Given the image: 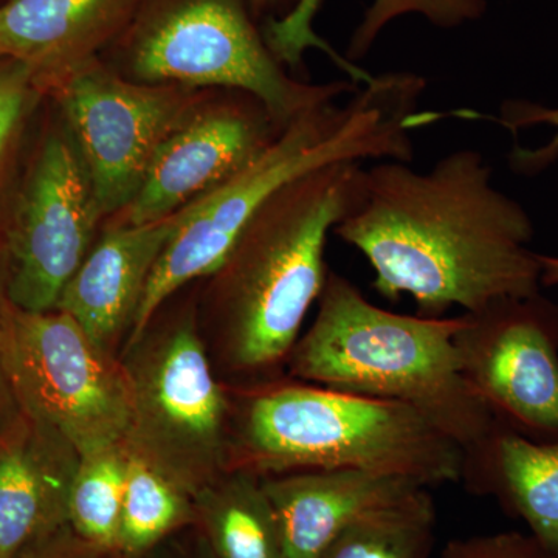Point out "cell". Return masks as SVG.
I'll return each instance as SVG.
<instances>
[{"label":"cell","instance_id":"28","mask_svg":"<svg viewBox=\"0 0 558 558\" xmlns=\"http://www.w3.org/2000/svg\"><path fill=\"white\" fill-rule=\"evenodd\" d=\"M252 2L255 3L256 7H270L278 3L279 0H252Z\"/></svg>","mask_w":558,"mask_h":558},{"label":"cell","instance_id":"18","mask_svg":"<svg viewBox=\"0 0 558 558\" xmlns=\"http://www.w3.org/2000/svg\"><path fill=\"white\" fill-rule=\"evenodd\" d=\"M459 483L469 494L494 498L558 557V440L537 442L495 421L464 450Z\"/></svg>","mask_w":558,"mask_h":558},{"label":"cell","instance_id":"23","mask_svg":"<svg viewBox=\"0 0 558 558\" xmlns=\"http://www.w3.org/2000/svg\"><path fill=\"white\" fill-rule=\"evenodd\" d=\"M454 116L464 117V119L494 120L501 126L508 128L513 134L526 128L537 126V124H548L556 128V137L550 140L548 145L539 149L517 148L512 154V163L520 172H537L548 168L553 161L558 159V109L545 108L537 102L513 100L506 102L501 109V116L498 119L494 117L481 116V113L465 110V112H454Z\"/></svg>","mask_w":558,"mask_h":558},{"label":"cell","instance_id":"15","mask_svg":"<svg viewBox=\"0 0 558 558\" xmlns=\"http://www.w3.org/2000/svg\"><path fill=\"white\" fill-rule=\"evenodd\" d=\"M277 513L282 558H319L363 515L410 497L414 481L362 470H306L263 478Z\"/></svg>","mask_w":558,"mask_h":558},{"label":"cell","instance_id":"2","mask_svg":"<svg viewBox=\"0 0 558 558\" xmlns=\"http://www.w3.org/2000/svg\"><path fill=\"white\" fill-rule=\"evenodd\" d=\"M427 83L413 72L374 75L348 95L300 113L244 170L182 209L157 259L124 348L148 329L160 307L194 279L209 277L258 209L293 180L329 165L414 156L411 132L436 121L418 110Z\"/></svg>","mask_w":558,"mask_h":558},{"label":"cell","instance_id":"13","mask_svg":"<svg viewBox=\"0 0 558 558\" xmlns=\"http://www.w3.org/2000/svg\"><path fill=\"white\" fill-rule=\"evenodd\" d=\"M486 0H296L281 17L264 28V40L282 65L299 69L304 51L318 49L354 83H368L373 73L360 68L380 32L396 17L418 14L440 28L478 21Z\"/></svg>","mask_w":558,"mask_h":558},{"label":"cell","instance_id":"8","mask_svg":"<svg viewBox=\"0 0 558 558\" xmlns=\"http://www.w3.org/2000/svg\"><path fill=\"white\" fill-rule=\"evenodd\" d=\"M5 312L0 351L28 416L57 429L80 457L119 446L131 427L130 380L65 312Z\"/></svg>","mask_w":558,"mask_h":558},{"label":"cell","instance_id":"12","mask_svg":"<svg viewBox=\"0 0 558 558\" xmlns=\"http://www.w3.org/2000/svg\"><path fill=\"white\" fill-rule=\"evenodd\" d=\"M278 131L255 97L202 108L160 146L138 193L110 223L143 226L170 218L244 170Z\"/></svg>","mask_w":558,"mask_h":558},{"label":"cell","instance_id":"4","mask_svg":"<svg viewBox=\"0 0 558 558\" xmlns=\"http://www.w3.org/2000/svg\"><path fill=\"white\" fill-rule=\"evenodd\" d=\"M229 472L362 470L424 487L461 481L464 450L417 411L275 377L230 389Z\"/></svg>","mask_w":558,"mask_h":558},{"label":"cell","instance_id":"19","mask_svg":"<svg viewBox=\"0 0 558 558\" xmlns=\"http://www.w3.org/2000/svg\"><path fill=\"white\" fill-rule=\"evenodd\" d=\"M196 523L215 558H282L281 534L263 478L227 472L194 497Z\"/></svg>","mask_w":558,"mask_h":558},{"label":"cell","instance_id":"24","mask_svg":"<svg viewBox=\"0 0 558 558\" xmlns=\"http://www.w3.org/2000/svg\"><path fill=\"white\" fill-rule=\"evenodd\" d=\"M39 86L38 75L32 65L0 58V163L9 153Z\"/></svg>","mask_w":558,"mask_h":558},{"label":"cell","instance_id":"22","mask_svg":"<svg viewBox=\"0 0 558 558\" xmlns=\"http://www.w3.org/2000/svg\"><path fill=\"white\" fill-rule=\"evenodd\" d=\"M126 469L128 450L123 442L81 457L70 487V529L78 537L110 553H117L119 543Z\"/></svg>","mask_w":558,"mask_h":558},{"label":"cell","instance_id":"17","mask_svg":"<svg viewBox=\"0 0 558 558\" xmlns=\"http://www.w3.org/2000/svg\"><path fill=\"white\" fill-rule=\"evenodd\" d=\"M80 459L78 450L43 422L36 438L0 447V558H20L68 526L70 487Z\"/></svg>","mask_w":558,"mask_h":558},{"label":"cell","instance_id":"21","mask_svg":"<svg viewBox=\"0 0 558 558\" xmlns=\"http://www.w3.org/2000/svg\"><path fill=\"white\" fill-rule=\"evenodd\" d=\"M436 526L435 499L421 488L349 524L319 558H429Z\"/></svg>","mask_w":558,"mask_h":558},{"label":"cell","instance_id":"14","mask_svg":"<svg viewBox=\"0 0 558 558\" xmlns=\"http://www.w3.org/2000/svg\"><path fill=\"white\" fill-rule=\"evenodd\" d=\"M179 211L143 226H112L90 248L62 290L57 310L86 330L98 347L117 355L126 343L157 259L178 223Z\"/></svg>","mask_w":558,"mask_h":558},{"label":"cell","instance_id":"27","mask_svg":"<svg viewBox=\"0 0 558 558\" xmlns=\"http://www.w3.org/2000/svg\"><path fill=\"white\" fill-rule=\"evenodd\" d=\"M539 260H542V286H546V288L558 286L557 256L539 255Z\"/></svg>","mask_w":558,"mask_h":558},{"label":"cell","instance_id":"10","mask_svg":"<svg viewBox=\"0 0 558 558\" xmlns=\"http://www.w3.org/2000/svg\"><path fill=\"white\" fill-rule=\"evenodd\" d=\"M462 376L492 417L537 442L558 440V304L508 296L464 312L454 333Z\"/></svg>","mask_w":558,"mask_h":558},{"label":"cell","instance_id":"11","mask_svg":"<svg viewBox=\"0 0 558 558\" xmlns=\"http://www.w3.org/2000/svg\"><path fill=\"white\" fill-rule=\"evenodd\" d=\"M101 218L83 160L65 140L50 138L28 180L10 238L11 306L57 310L62 290L90 252Z\"/></svg>","mask_w":558,"mask_h":558},{"label":"cell","instance_id":"7","mask_svg":"<svg viewBox=\"0 0 558 558\" xmlns=\"http://www.w3.org/2000/svg\"><path fill=\"white\" fill-rule=\"evenodd\" d=\"M131 69L145 83L244 92L263 102L279 130L360 86L349 78L328 84L290 78L241 0H180L154 14L132 44Z\"/></svg>","mask_w":558,"mask_h":558},{"label":"cell","instance_id":"9","mask_svg":"<svg viewBox=\"0 0 558 558\" xmlns=\"http://www.w3.org/2000/svg\"><path fill=\"white\" fill-rule=\"evenodd\" d=\"M51 86H57L102 218L131 204L157 150L204 105L194 87L132 83L97 58Z\"/></svg>","mask_w":558,"mask_h":558},{"label":"cell","instance_id":"25","mask_svg":"<svg viewBox=\"0 0 558 558\" xmlns=\"http://www.w3.org/2000/svg\"><path fill=\"white\" fill-rule=\"evenodd\" d=\"M440 558H558L531 534L497 532L453 538L444 546Z\"/></svg>","mask_w":558,"mask_h":558},{"label":"cell","instance_id":"26","mask_svg":"<svg viewBox=\"0 0 558 558\" xmlns=\"http://www.w3.org/2000/svg\"><path fill=\"white\" fill-rule=\"evenodd\" d=\"M20 558H123L78 537L68 526L31 546Z\"/></svg>","mask_w":558,"mask_h":558},{"label":"cell","instance_id":"16","mask_svg":"<svg viewBox=\"0 0 558 558\" xmlns=\"http://www.w3.org/2000/svg\"><path fill=\"white\" fill-rule=\"evenodd\" d=\"M135 0H10L0 7V58L53 83L94 60L130 20Z\"/></svg>","mask_w":558,"mask_h":558},{"label":"cell","instance_id":"6","mask_svg":"<svg viewBox=\"0 0 558 558\" xmlns=\"http://www.w3.org/2000/svg\"><path fill=\"white\" fill-rule=\"evenodd\" d=\"M131 388L126 449L191 497L229 472L230 389L193 315L148 326L120 355Z\"/></svg>","mask_w":558,"mask_h":558},{"label":"cell","instance_id":"1","mask_svg":"<svg viewBox=\"0 0 558 558\" xmlns=\"http://www.w3.org/2000/svg\"><path fill=\"white\" fill-rule=\"evenodd\" d=\"M333 233L365 256L384 299L410 295L421 317L476 312L542 289L532 220L495 189L475 149L453 150L424 172L398 160L362 167Z\"/></svg>","mask_w":558,"mask_h":558},{"label":"cell","instance_id":"20","mask_svg":"<svg viewBox=\"0 0 558 558\" xmlns=\"http://www.w3.org/2000/svg\"><path fill=\"white\" fill-rule=\"evenodd\" d=\"M194 523L196 508L189 492L128 450L117 553L123 558H143L179 529Z\"/></svg>","mask_w":558,"mask_h":558},{"label":"cell","instance_id":"3","mask_svg":"<svg viewBox=\"0 0 558 558\" xmlns=\"http://www.w3.org/2000/svg\"><path fill=\"white\" fill-rule=\"evenodd\" d=\"M362 163L293 180L258 209L209 275L211 360L240 385L281 376L329 269L330 231L347 215Z\"/></svg>","mask_w":558,"mask_h":558},{"label":"cell","instance_id":"5","mask_svg":"<svg viewBox=\"0 0 558 558\" xmlns=\"http://www.w3.org/2000/svg\"><path fill=\"white\" fill-rule=\"evenodd\" d=\"M314 323L288 360L289 377L366 398L402 403L462 450L495 418L461 373L458 317L381 310L351 279L329 271Z\"/></svg>","mask_w":558,"mask_h":558}]
</instances>
